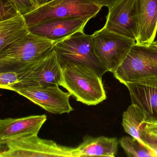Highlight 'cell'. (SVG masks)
Segmentation results:
<instances>
[{"instance_id":"obj_6","label":"cell","mask_w":157,"mask_h":157,"mask_svg":"<svg viewBox=\"0 0 157 157\" xmlns=\"http://www.w3.org/2000/svg\"><path fill=\"white\" fill-rule=\"evenodd\" d=\"M4 146L6 148L1 151V157H78L77 148L40 138L38 135L10 140Z\"/></svg>"},{"instance_id":"obj_24","label":"cell","mask_w":157,"mask_h":157,"mask_svg":"<svg viewBox=\"0 0 157 157\" xmlns=\"http://www.w3.org/2000/svg\"><path fill=\"white\" fill-rule=\"evenodd\" d=\"M96 4L103 7L105 6L108 8V10H110L113 7L119 0H92Z\"/></svg>"},{"instance_id":"obj_11","label":"cell","mask_w":157,"mask_h":157,"mask_svg":"<svg viewBox=\"0 0 157 157\" xmlns=\"http://www.w3.org/2000/svg\"><path fill=\"white\" fill-rule=\"evenodd\" d=\"M93 17L52 19L28 26L29 32L33 34L58 43L78 33H82Z\"/></svg>"},{"instance_id":"obj_20","label":"cell","mask_w":157,"mask_h":157,"mask_svg":"<svg viewBox=\"0 0 157 157\" xmlns=\"http://www.w3.org/2000/svg\"><path fill=\"white\" fill-rule=\"evenodd\" d=\"M21 77V72L15 71L0 72V88L10 90L17 83Z\"/></svg>"},{"instance_id":"obj_18","label":"cell","mask_w":157,"mask_h":157,"mask_svg":"<svg viewBox=\"0 0 157 157\" xmlns=\"http://www.w3.org/2000/svg\"><path fill=\"white\" fill-rule=\"evenodd\" d=\"M120 144L128 157H155L148 147L133 137H123L120 139Z\"/></svg>"},{"instance_id":"obj_12","label":"cell","mask_w":157,"mask_h":157,"mask_svg":"<svg viewBox=\"0 0 157 157\" xmlns=\"http://www.w3.org/2000/svg\"><path fill=\"white\" fill-rule=\"evenodd\" d=\"M124 85L129 91L132 104L147 116V122H157V77H151Z\"/></svg>"},{"instance_id":"obj_9","label":"cell","mask_w":157,"mask_h":157,"mask_svg":"<svg viewBox=\"0 0 157 157\" xmlns=\"http://www.w3.org/2000/svg\"><path fill=\"white\" fill-rule=\"evenodd\" d=\"M14 92L52 113H69L74 110L70 103L71 94L63 91L58 85L26 87Z\"/></svg>"},{"instance_id":"obj_10","label":"cell","mask_w":157,"mask_h":157,"mask_svg":"<svg viewBox=\"0 0 157 157\" xmlns=\"http://www.w3.org/2000/svg\"><path fill=\"white\" fill-rule=\"evenodd\" d=\"M103 28L136 41L139 23L136 0H119L109 10Z\"/></svg>"},{"instance_id":"obj_2","label":"cell","mask_w":157,"mask_h":157,"mask_svg":"<svg viewBox=\"0 0 157 157\" xmlns=\"http://www.w3.org/2000/svg\"><path fill=\"white\" fill-rule=\"evenodd\" d=\"M61 86L76 99L88 105H95L106 99L102 78L94 71L78 64L62 66Z\"/></svg>"},{"instance_id":"obj_26","label":"cell","mask_w":157,"mask_h":157,"mask_svg":"<svg viewBox=\"0 0 157 157\" xmlns=\"http://www.w3.org/2000/svg\"><path fill=\"white\" fill-rule=\"evenodd\" d=\"M45 0H35V1L37 2H42L44 1Z\"/></svg>"},{"instance_id":"obj_14","label":"cell","mask_w":157,"mask_h":157,"mask_svg":"<svg viewBox=\"0 0 157 157\" xmlns=\"http://www.w3.org/2000/svg\"><path fill=\"white\" fill-rule=\"evenodd\" d=\"M139 23L136 44L149 45L154 41L157 31V0H136Z\"/></svg>"},{"instance_id":"obj_17","label":"cell","mask_w":157,"mask_h":157,"mask_svg":"<svg viewBox=\"0 0 157 157\" xmlns=\"http://www.w3.org/2000/svg\"><path fill=\"white\" fill-rule=\"evenodd\" d=\"M147 121L146 114L134 104L128 106L123 113L122 126L125 132L148 147L142 140L140 134L143 128V123Z\"/></svg>"},{"instance_id":"obj_16","label":"cell","mask_w":157,"mask_h":157,"mask_svg":"<svg viewBox=\"0 0 157 157\" xmlns=\"http://www.w3.org/2000/svg\"><path fill=\"white\" fill-rule=\"evenodd\" d=\"M24 15L0 22V51L30 33Z\"/></svg>"},{"instance_id":"obj_27","label":"cell","mask_w":157,"mask_h":157,"mask_svg":"<svg viewBox=\"0 0 157 157\" xmlns=\"http://www.w3.org/2000/svg\"><path fill=\"white\" fill-rule=\"evenodd\" d=\"M53 0H47V2H49L52 1Z\"/></svg>"},{"instance_id":"obj_22","label":"cell","mask_w":157,"mask_h":157,"mask_svg":"<svg viewBox=\"0 0 157 157\" xmlns=\"http://www.w3.org/2000/svg\"><path fill=\"white\" fill-rule=\"evenodd\" d=\"M140 134H141V138L142 140L147 144L150 149V147H157V135L147 133L143 128Z\"/></svg>"},{"instance_id":"obj_7","label":"cell","mask_w":157,"mask_h":157,"mask_svg":"<svg viewBox=\"0 0 157 157\" xmlns=\"http://www.w3.org/2000/svg\"><path fill=\"white\" fill-rule=\"evenodd\" d=\"M96 54L108 71L113 72L127 56L136 41L103 28L92 35Z\"/></svg>"},{"instance_id":"obj_13","label":"cell","mask_w":157,"mask_h":157,"mask_svg":"<svg viewBox=\"0 0 157 157\" xmlns=\"http://www.w3.org/2000/svg\"><path fill=\"white\" fill-rule=\"evenodd\" d=\"M47 119L45 114L1 119L0 145H5L10 140L38 135Z\"/></svg>"},{"instance_id":"obj_19","label":"cell","mask_w":157,"mask_h":157,"mask_svg":"<svg viewBox=\"0 0 157 157\" xmlns=\"http://www.w3.org/2000/svg\"><path fill=\"white\" fill-rule=\"evenodd\" d=\"M20 13L11 0H0V22L10 20Z\"/></svg>"},{"instance_id":"obj_25","label":"cell","mask_w":157,"mask_h":157,"mask_svg":"<svg viewBox=\"0 0 157 157\" xmlns=\"http://www.w3.org/2000/svg\"><path fill=\"white\" fill-rule=\"evenodd\" d=\"M152 44H153V45L156 46V47H157V40L156 41H154L153 43H152Z\"/></svg>"},{"instance_id":"obj_15","label":"cell","mask_w":157,"mask_h":157,"mask_svg":"<svg viewBox=\"0 0 157 157\" xmlns=\"http://www.w3.org/2000/svg\"><path fill=\"white\" fill-rule=\"evenodd\" d=\"M118 140L116 138L101 136L94 137L86 135L77 147L78 157L104 156L114 157L117 152Z\"/></svg>"},{"instance_id":"obj_21","label":"cell","mask_w":157,"mask_h":157,"mask_svg":"<svg viewBox=\"0 0 157 157\" xmlns=\"http://www.w3.org/2000/svg\"><path fill=\"white\" fill-rule=\"evenodd\" d=\"M23 15L32 12L38 8L35 0H11Z\"/></svg>"},{"instance_id":"obj_23","label":"cell","mask_w":157,"mask_h":157,"mask_svg":"<svg viewBox=\"0 0 157 157\" xmlns=\"http://www.w3.org/2000/svg\"><path fill=\"white\" fill-rule=\"evenodd\" d=\"M143 127L146 132L157 136V122H144Z\"/></svg>"},{"instance_id":"obj_1","label":"cell","mask_w":157,"mask_h":157,"mask_svg":"<svg viewBox=\"0 0 157 157\" xmlns=\"http://www.w3.org/2000/svg\"><path fill=\"white\" fill-rule=\"evenodd\" d=\"M56 44L30 33L0 51V72L26 69L48 56Z\"/></svg>"},{"instance_id":"obj_4","label":"cell","mask_w":157,"mask_h":157,"mask_svg":"<svg viewBox=\"0 0 157 157\" xmlns=\"http://www.w3.org/2000/svg\"><path fill=\"white\" fill-rule=\"evenodd\" d=\"M113 74L124 84L157 77V47L135 44Z\"/></svg>"},{"instance_id":"obj_5","label":"cell","mask_w":157,"mask_h":157,"mask_svg":"<svg viewBox=\"0 0 157 157\" xmlns=\"http://www.w3.org/2000/svg\"><path fill=\"white\" fill-rule=\"evenodd\" d=\"M102 7L92 0H53L24 15L28 26L52 19L95 17Z\"/></svg>"},{"instance_id":"obj_3","label":"cell","mask_w":157,"mask_h":157,"mask_svg":"<svg viewBox=\"0 0 157 157\" xmlns=\"http://www.w3.org/2000/svg\"><path fill=\"white\" fill-rule=\"evenodd\" d=\"M54 50L61 67L67 63L78 64L94 71L101 78L108 71L96 54L92 35L77 33L57 43Z\"/></svg>"},{"instance_id":"obj_8","label":"cell","mask_w":157,"mask_h":157,"mask_svg":"<svg viewBox=\"0 0 157 157\" xmlns=\"http://www.w3.org/2000/svg\"><path fill=\"white\" fill-rule=\"evenodd\" d=\"M21 77L10 90L26 87L62 85V67L53 50L44 58L22 71Z\"/></svg>"}]
</instances>
